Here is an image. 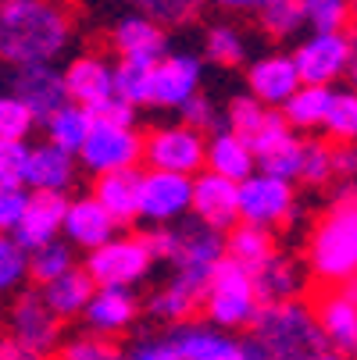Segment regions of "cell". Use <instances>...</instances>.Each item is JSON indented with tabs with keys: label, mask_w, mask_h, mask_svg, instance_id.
I'll return each instance as SVG.
<instances>
[{
	"label": "cell",
	"mask_w": 357,
	"mask_h": 360,
	"mask_svg": "<svg viewBox=\"0 0 357 360\" xmlns=\"http://www.w3.org/2000/svg\"><path fill=\"white\" fill-rule=\"evenodd\" d=\"M72 39V18L58 0H4L0 4V58L11 68L54 65Z\"/></svg>",
	"instance_id": "cell-1"
},
{
	"label": "cell",
	"mask_w": 357,
	"mask_h": 360,
	"mask_svg": "<svg viewBox=\"0 0 357 360\" xmlns=\"http://www.w3.org/2000/svg\"><path fill=\"white\" fill-rule=\"evenodd\" d=\"M308 268L322 282L357 278V182H336L332 207L308 239Z\"/></svg>",
	"instance_id": "cell-2"
},
{
	"label": "cell",
	"mask_w": 357,
	"mask_h": 360,
	"mask_svg": "<svg viewBox=\"0 0 357 360\" xmlns=\"http://www.w3.org/2000/svg\"><path fill=\"white\" fill-rule=\"evenodd\" d=\"M250 335L268 349L272 360H318L322 353H329V339L322 332L318 311H311L300 300L261 307Z\"/></svg>",
	"instance_id": "cell-3"
},
{
	"label": "cell",
	"mask_w": 357,
	"mask_h": 360,
	"mask_svg": "<svg viewBox=\"0 0 357 360\" xmlns=\"http://www.w3.org/2000/svg\"><path fill=\"white\" fill-rule=\"evenodd\" d=\"M261 296H258V285H253V275L239 264H232L229 257L215 268L211 275V285H208V300H203V314L208 321L222 332H232V328H253L261 314Z\"/></svg>",
	"instance_id": "cell-4"
},
{
	"label": "cell",
	"mask_w": 357,
	"mask_h": 360,
	"mask_svg": "<svg viewBox=\"0 0 357 360\" xmlns=\"http://www.w3.org/2000/svg\"><path fill=\"white\" fill-rule=\"evenodd\" d=\"M8 339L32 356H50L61 349V318L50 311L39 289H22L8 311Z\"/></svg>",
	"instance_id": "cell-5"
},
{
	"label": "cell",
	"mask_w": 357,
	"mask_h": 360,
	"mask_svg": "<svg viewBox=\"0 0 357 360\" xmlns=\"http://www.w3.org/2000/svg\"><path fill=\"white\" fill-rule=\"evenodd\" d=\"M154 264L158 261L143 243V236H118L86 257V271L96 282V289H132L150 275Z\"/></svg>",
	"instance_id": "cell-6"
},
{
	"label": "cell",
	"mask_w": 357,
	"mask_h": 360,
	"mask_svg": "<svg viewBox=\"0 0 357 360\" xmlns=\"http://www.w3.org/2000/svg\"><path fill=\"white\" fill-rule=\"evenodd\" d=\"M143 161L150 165V172H168V175L196 179L200 168L208 165V139H203V132H196L189 125L154 129L146 136Z\"/></svg>",
	"instance_id": "cell-7"
},
{
	"label": "cell",
	"mask_w": 357,
	"mask_h": 360,
	"mask_svg": "<svg viewBox=\"0 0 357 360\" xmlns=\"http://www.w3.org/2000/svg\"><path fill=\"white\" fill-rule=\"evenodd\" d=\"M143 150H146V139L136 129L96 122L79 153V161L86 172L104 179V175H118V172H136V165L143 161Z\"/></svg>",
	"instance_id": "cell-8"
},
{
	"label": "cell",
	"mask_w": 357,
	"mask_h": 360,
	"mask_svg": "<svg viewBox=\"0 0 357 360\" xmlns=\"http://www.w3.org/2000/svg\"><path fill=\"white\" fill-rule=\"evenodd\" d=\"M357 43L346 32H311L296 50L293 61L303 86H332L343 72L353 68Z\"/></svg>",
	"instance_id": "cell-9"
},
{
	"label": "cell",
	"mask_w": 357,
	"mask_h": 360,
	"mask_svg": "<svg viewBox=\"0 0 357 360\" xmlns=\"http://www.w3.org/2000/svg\"><path fill=\"white\" fill-rule=\"evenodd\" d=\"M293 218H296L293 182L258 172L239 186V221L272 229V225H286Z\"/></svg>",
	"instance_id": "cell-10"
},
{
	"label": "cell",
	"mask_w": 357,
	"mask_h": 360,
	"mask_svg": "<svg viewBox=\"0 0 357 360\" xmlns=\"http://www.w3.org/2000/svg\"><path fill=\"white\" fill-rule=\"evenodd\" d=\"M193 211V179L168 172H143L139 175V218L154 229L179 221Z\"/></svg>",
	"instance_id": "cell-11"
},
{
	"label": "cell",
	"mask_w": 357,
	"mask_h": 360,
	"mask_svg": "<svg viewBox=\"0 0 357 360\" xmlns=\"http://www.w3.org/2000/svg\"><path fill=\"white\" fill-rule=\"evenodd\" d=\"M8 96L22 100V104L36 115V122H46L68 104V82L65 72L54 65H36V68H11L8 75Z\"/></svg>",
	"instance_id": "cell-12"
},
{
	"label": "cell",
	"mask_w": 357,
	"mask_h": 360,
	"mask_svg": "<svg viewBox=\"0 0 357 360\" xmlns=\"http://www.w3.org/2000/svg\"><path fill=\"white\" fill-rule=\"evenodd\" d=\"M65 82H68V100L72 104H82L86 111H93V118H96L100 108H108L118 96L115 65H108V58H100V54L72 58L68 68H65Z\"/></svg>",
	"instance_id": "cell-13"
},
{
	"label": "cell",
	"mask_w": 357,
	"mask_h": 360,
	"mask_svg": "<svg viewBox=\"0 0 357 360\" xmlns=\"http://www.w3.org/2000/svg\"><path fill=\"white\" fill-rule=\"evenodd\" d=\"M193 218L218 232H232L239 225V182L200 172L193 179Z\"/></svg>",
	"instance_id": "cell-14"
},
{
	"label": "cell",
	"mask_w": 357,
	"mask_h": 360,
	"mask_svg": "<svg viewBox=\"0 0 357 360\" xmlns=\"http://www.w3.org/2000/svg\"><path fill=\"white\" fill-rule=\"evenodd\" d=\"M300 86H303V79L296 72L293 54H265V58L253 61L250 72H246V89L272 111L286 108L289 100L300 93Z\"/></svg>",
	"instance_id": "cell-15"
},
{
	"label": "cell",
	"mask_w": 357,
	"mask_h": 360,
	"mask_svg": "<svg viewBox=\"0 0 357 360\" xmlns=\"http://www.w3.org/2000/svg\"><path fill=\"white\" fill-rule=\"evenodd\" d=\"M203 65L193 54H168L161 65H154V89H150V108H175L182 111L200 93Z\"/></svg>",
	"instance_id": "cell-16"
},
{
	"label": "cell",
	"mask_w": 357,
	"mask_h": 360,
	"mask_svg": "<svg viewBox=\"0 0 357 360\" xmlns=\"http://www.w3.org/2000/svg\"><path fill=\"white\" fill-rule=\"evenodd\" d=\"M68 203L72 200H65L61 193H32L29 211H25L22 225L11 232V239L22 250H29V253H36V250L50 246V243H58V236H65Z\"/></svg>",
	"instance_id": "cell-17"
},
{
	"label": "cell",
	"mask_w": 357,
	"mask_h": 360,
	"mask_svg": "<svg viewBox=\"0 0 357 360\" xmlns=\"http://www.w3.org/2000/svg\"><path fill=\"white\" fill-rule=\"evenodd\" d=\"M115 50L122 61H139V65H161L168 58V36H165V25L146 18V15H125L115 32Z\"/></svg>",
	"instance_id": "cell-18"
},
{
	"label": "cell",
	"mask_w": 357,
	"mask_h": 360,
	"mask_svg": "<svg viewBox=\"0 0 357 360\" xmlns=\"http://www.w3.org/2000/svg\"><path fill=\"white\" fill-rule=\"evenodd\" d=\"M111 239H118V221L111 218V211H108L93 193L68 203L65 243H72V246L93 253V250H100V246H108Z\"/></svg>",
	"instance_id": "cell-19"
},
{
	"label": "cell",
	"mask_w": 357,
	"mask_h": 360,
	"mask_svg": "<svg viewBox=\"0 0 357 360\" xmlns=\"http://www.w3.org/2000/svg\"><path fill=\"white\" fill-rule=\"evenodd\" d=\"M225 261V236L203 221H182L179 225V257H175V271H193L211 278L215 268Z\"/></svg>",
	"instance_id": "cell-20"
},
{
	"label": "cell",
	"mask_w": 357,
	"mask_h": 360,
	"mask_svg": "<svg viewBox=\"0 0 357 360\" xmlns=\"http://www.w3.org/2000/svg\"><path fill=\"white\" fill-rule=\"evenodd\" d=\"M208 285L211 278L193 275V271H172V278L150 296V314L158 321H186L196 307H203L208 300Z\"/></svg>",
	"instance_id": "cell-21"
},
{
	"label": "cell",
	"mask_w": 357,
	"mask_h": 360,
	"mask_svg": "<svg viewBox=\"0 0 357 360\" xmlns=\"http://www.w3.org/2000/svg\"><path fill=\"white\" fill-rule=\"evenodd\" d=\"M172 342L182 360H246L243 339L215 328V325H179Z\"/></svg>",
	"instance_id": "cell-22"
},
{
	"label": "cell",
	"mask_w": 357,
	"mask_h": 360,
	"mask_svg": "<svg viewBox=\"0 0 357 360\" xmlns=\"http://www.w3.org/2000/svg\"><path fill=\"white\" fill-rule=\"evenodd\" d=\"M75 182V153L54 146V143H39L29 153V172H25V186L32 193H61Z\"/></svg>",
	"instance_id": "cell-23"
},
{
	"label": "cell",
	"mask_w": 357,
	"mask_h": 360,
	"mask_svg": "<svg viewBox=\"0 0 357 360\" xmlns=\"http://www.w3.org/2000/svg\"><path fill=\"white\" fill-rule=\"evenodd\" d=\"M136 314H139V303L129 289H96L82 321H86V332L115 339L118 332H125L136 321Z\"/></svg>",
	"instance_id": "cell-24"
},
{
	"label": "cell",
	"mask_w": 357,
	"mask_h": 360,
	"mask_svg": "<svg viewBox=\"0 0 357 360\" xmlns=\"http://www.w3.org/2000/svg\"><path fill=\"white\" fill-rule=\"evenodd\" d=\"M258 158L250 150V139H243L239 132L232 129H218L211 139H208V172L222 175V179H232V182H246L258 172Z\"/></svg>",
	"instance_id": "cell-25"
},
{
	"label": "cell",
	"mask_w": 357,
	"mask_h": 360,
	"mask_svg": "<svg viewBox=\"0 0 357 360\" xmlns=\"http://www.w3.org/2000/svg\"><path fill=\"white\" fill-rule=\"evenodd\" d=\"M318 321L329 339V349L357 360V307L350 300H343L339 292H329L318 303Z\"/></svg>",
	"instance_id": "cell-26"
},
{
	"label": "cell",
	"mask_w": 357,
	"mask_h": 360,
	"mask_svg": "<svg viewBox=\"0 0 357 360\" xmlns=\"http://www.w3.org/2000/svg\"><path fill=\"white\" fill-rule=\"evenodd\" d=\"M275 253H279V250H275V239H272V232L261 229V225L239 221L232 232H225V257H229L232 264L246 268L250 275L261 271Z\"/></svg>",
	"instance_id": "cell-27"
},
{
	"label": "cell",
	"mask_w": 357,
	"mask_h": 360,
	"mask_svg": "<svg viewBox=\"0 0 357 360\" xmlns=\"http://www.w3.org/2000/svg\"><path fill=\"white\" fill-rule=\"evenodd\" d=\"M253 285H258V296H261L265 307L289 303L303 285V271H300V264L293 261V257L275 253L261 271H253Z\"/></svg>",
	"instance_id": "cell-28"
},
{
	"label": "cell",
	"mask_w": 357,
	"mask_h": 360,
	"mask_svg": "<svg viewBox=\"0 0 357 360\" xmlns=\"http://www.w3.org/2000/svg\"><path fill=\"white\" fill-rule=\"evenodd\" d=\"M39 292H43V300L50 303V311L65 321V318L86 314V307H89V300H93V292H96V282L89 278L86 268H75V271H68L65 278L43 285Z\"/></svg>",
	"instance_id": "cell-29"
},
{
	"label": "cell",
	"mask_w": 357,
	"mask_h": 360,
	"mask_svg": "<svg viewBox=\"0 0 357 360\" xmlns=\"http://www.w3.org/2000/svg\"><path fill=\"white\" fill-rule=\"evenodd\" d=\"M93 196L111 211V218L118 225H129L139 218V175L136 172H118V175L96 179Z\"/></svg>",
	"instance_id": "cell-30"
},
{
	"label": "cell",
	"mask_w": 357,
	"mask_h": 360,
	"mask_svg": "<svg viewBox=\"0 0 357 360\" xmlns=\"http://www.w3.org/2000/svg\"><path fill=\"white\" fill-rule=\"evenodd\" d=\"M93 125H96L93 111H86L82 104H72V100H68L58 115H50V118L43 122L46 143H54V146H61V150H68V153H82V146H86Z\"/></svg>",
	"instance_id": "cell-31"
},
{
	"label": "cell",
	"mask_w": 357,
	"mask_h": 360,
	"mask_svg": "<svg viewBox=\"0 0 357 360\" xmlns=\"http://www.w3.org/2000/svg\"><path fill=\"white\" fill-rule=\"evenodd\" d=\"M332 100H336L332 86H300V93L282 108V115L293 129H325Z\"/></svg>",
	"instance_id": "cell-32"
},
{
	"label": "cell",
	"mask_w": 357,
	"mask_h": 360,
	"mask_svg": "<svg viewBox=\"0 0 357 360\" xmlns=\"http://www.w3.org/2000/svg\"><path fill=\"white\" fill-rule=\"evenodd\" d=\"M203 58H208L211 65H222V68H236L243 65L246 58V39L236 25L229 22H218L211 25L208 32H203Z\"/></svg>",
	"instance_id": "cell-33"
},
{
	"label": "cell",
	"mask_w": 357,
	"mask_h": 360,
	"mask_svg": "<svg viewBox=\"0 0 357 360\" xmlns=\"http://www.w3.org/2000/svg\"><path fill=\"white\" fill-rule=\"evenodd\" d=\"M54 360H129V353L111 339V335H96V332H75L61 342Z\"/></svg>",
	"instance_id": "cell-34"
},
{
	"label": "cell",
	"mask_w": 357,
	"mask_h": 360,
	"mask_svg": "<svg viewBox=\"0 0 357 360\" xmlns=\"http://www.w3.org/2000/svg\"><path fill=\"white\" fill-rule=\"evenodd\" d=\"M115 89L125 104L143 108L150 104V89H154V65H139V61H118L115 65Z\"/></svg>",
	"instance_id": "cell-35"
},
{
	"label": "cell",
	"mask_w": 357,
	"mask_h": 360,
	"mask_svg": "<svg viewBox=\"0 0 357 360\" xmlns=\"http://www.w3.org/2000/svg\"><path fill=\"white\" fill-rule=\"evenodd\" d=\"M68 271H75V253H72V243H50V246H43V250H36L32 253V278H36V285L43 289V285H50V282H58V278H65Z\"/></svg>",
	"instance_id": "cell-36"
},
{
	"label": "cell",
	"mask_w": 357,
	"mask_h": 360,
	"mask_svg": "<svg viewBox=\"0 0 357 360\" xmlns=\"http://www.w3.org/2000/svg\"><path fill=\"white\" fill-rule=\"evenodd\" d=\"M272 115V108H265L253 93H236L229 100V108H225V129L239 132L243 139H250L253 132H258L265 125V118Z\"/></svg>",
	"instance_id": "cell-37"
},
{
	"label": "cell",
	"mask_w": 357,
	"mask_h": 360,
	"mask_svg": "<svg viewBox=\"0 0 357 360\" xmlns=\"http://www.w3.org/2000/svg\"><path fill=\"white\" fill-rule=\"evenodd\" d=\"M296 139V129L286 122V115L282 111H272L268 118H265V125L250 136V150H253V158H258V165L261 161H268L272 153H279L286 143H293Z\"/></svg>",
	"instance_id": "cell-38"
},
{
	"label": "cell",
	"mask_w": 357,
	"mask_h": 360,
	"mask_svg": "<svg viewBox=\"0 0 357 360\" xmlns=\"http://www.w3.org/2000/svg\"><path fill=\"white\" fill-rule=\"evenodd\" d=\"M300 4L311 32H343L346 22H353L350 0H300Z\"/></svg>",
	"instance_id": "cell-39"
},
{
	"label": "cell",
	"mask_w": 357,
	"mask_h": 360,
	"mask_svg": "<svg viewBox=\"0 0 357 360\" xmlns=\"http://www.w3.org/2000/svg\"><path fill=\"white\" fill-rule=\"evenodd\" d=\"M122 4L136 8V15H146L161 25H186L200 11V0H122Z\"/></svg>",
	"instance_id": "cell-40"
},
{
	"label": "cell",
	"mask_w": 357,
	"mask_h": 360,
	"mask_svg": "<svg viewBox=\"0 0 357 360\" xmlns=\"http://www.w3.org/2000/svg\"><path fill=\"white\" fill-rule=\"evenodd\" d=\"M29 271H32V253L22 250L11 236H4V239H0V285L11 292L25 278H32Z\"/></svg>",
	"instance_id": "cell-41"
},
{
	"label": "cell",
	"mask_w": 357,
	"mask_h": 360,
	"mask_svg": "<svg viewBox=\"0 0 357 360\" xmlns=\"http://www.w3.org/2000/svg\"><path fill=\"white\" fill-rule=\"evenodd\" d=\"M325 132H329L336 143H357V89H350V93H339V89H336V100H332Z\"/></svg>",
	"instance_id": "cell-42"
},
{
	"label": "cell",
	"mask_w": 357,
	"mask_h": 360,
	"mask_svg": "<svg viewBox=\"0 0 357 360\" xmlns=\"http://www.w3.org/2000/svg\"><path fill=\"white\" fill-rule=\"evenodd\" d=\"M261 29L268 36H293L300 25H308V18H303V4L300 0H275V4H268L261 15Z\"/></svg>",
	"instance_id": "cell-43"
},
{
	"label": "cell",
	"mask_w": 357,
	"mask_h": 360,
	"mask_svg": "<svg viewBox=\"0 0 357 360\" xmlns=\"http://www.w3.org/2000/svg\"><path fill=\"white\" fill-rule=\"evenodd\" d=\"M36 125V115L15 96L0 100V143H25Z\"/></svg>",
	"instance_id": "cell-44"
},
{
	"label": "cell",
	"mask_w": 357,
	"mask_h": 360,
	"mask_svg": "<svg viewBox=\"0 0 357 360\" xmlns=\"http://www.w3.org/2000/svg\"><path fill=\"white\" fill-rule=\"evenodd\" d=\"M29 153H32L29 143H0V193L25 189Z\"/></svg>",
	"instance_id": "cell-45"
},
{
	"label": "cell",
	"mask_w": 357,
	"mask_h": 360,
	"mask_svg": "<svg viewBox=\"0 0 357 360\" xmlns=\"http://www.w3.org/2000/svg\"><path fill=\"white\" fill-rule=\"evenodd\" d=\"M300 179L311 186H325L336 179L332 172V146L322 139H303V161H300Z\"/></svg>",
	"instance_id": "cell-46"
},
{
	"label": "cell",
	"mask_w": 357,
	"mask_h": 360,
	"mask_svg": "<svg viewBox=\"0 0 357 360\" xmlns=\"http://www.w3.org/2000/svg\"><path fill=\"white\" fill-rule=\"evenodd\" d=\"M29 200H32V193H25V189L0 193V229H4L8 236L22 225V218H25V211H29Z\"/></svg>",
	"instance_id": "cell-47"
},
{
	"label": "cell",
	"mask_w": 357,
	"mask_h": 360,
	"mask_svg": "<svg viewBox=\"0 0 357 360\" xmlns=\"http://www.w3.org/2000/svg\"><path fill=\"white\" fill-rule=\"evenodd\" d=\"M179 115H182V125H189V129H196V132H203V129H215V132H218V108H215L203 93H196Z\"/></svg>",
	"instance_id": "cell-48"
},
{
	"label": "cell",
	"mask_w": 357,
	"mask_h": 360,
	"mask_svg": "<svg viewBox=\"0 0 357 360\" xmlns=\"http://www.w3.org/2000/svg\"><path fill=\"white\" fill-rule=\"evenodd\" d=\"M143 243L150 246V253H154V261H168L175 264L179 257V225H161V229H150L143 236Z\"/></svg>",
	"instance_id": "cell-49"
},
{
	"label": "cell",
	"mask_w": 357,
	"mask_h": 360,
	"mask_svg": "<svg viewBox=\"0 0 357 360\" xmlns=\"http://www.w3.org/2000/svg\"><path fill=\"white\" fill-rule=\"evenodd\" d=\"M129 360H182L172 339H146L139 346H132Z\"/></svg>",
	"instance_id": "cell-50"
},
{
	"label": "cell",
	"mask_w": 357,
	"mask_h": 360,
	"mask_svg": "<svg viewBox=\"0 0 357 360\" xmlns=\"http://www.w3.org/2000/svg\"><path fill=\"white\" fill-rule=\"evenodd\" d=\"M332 172H336V182L357 179V143H339L332 150Z\"/></svg>",
	"instance_id": "cell-51"
},
{
	"label": "cell",
	"mask_w": 357,
	"mask_h": 360,
	"mask_svg": "<svg viewBox=\"0 0 357 360\" xmlns=\"http://www.w3.org/2000/svg\"><path fill=\"white\" fill-rule=\"evenodd\" d=\"M96 122H111V125H125V129H136V108L125 104L122 96H115L108 108L96 111Z\"/></svg>",
	"instance_id": "cell-52"
},
{
	"label": "cell",
	"mask_w": 357,
	"mask_h": 360,
	"mask_svg": "<svg viewBox=\"0 0 357 360\" xmlns=\"http://www.w3.org/2000/svg\"><path fill=\"white\" fill-rule=\"evenodd\" d=\"M0 360H46V356H32V353H22L11 339H4V346H0Z\"/></svg>",
	"instance_id": "cell-53"
},
{
	"label": "cell",
	"mask_w": 357,
	"mask_h": 360,
	"mask_svg": "<svg viewBox=\"0 0 357 360\" xmlns=\"http://www.w3.org/2000/svg\"><path fill=\"white\" fill-rule=\"evenodd\" d=\"M243 346H246V360H272V356H268V349H265L258 339H253V335H246V339H243Z\"/></svg>",
	"instance_id": "cell-54"
},
{
	"label": "cell",
	"mask_w": 357,
	"mask_h": 360,
	"mask_svg": "<svg viewBox=\"0 0 357 360\" xmlns=\"http://www.w3.org/2000/svg\"><path fill=\"white\" fill-rule=\"evenodd\" d=\"M336 292H339L343 300H350V303L357 307V278H350V282H343V285H336Z\"/></svg>",
	"instance_id": "cell-55"
},
{
	"label": "cell",
	"mask_w": 357,
	"mask_h": 360,
	"mask_svg": "<svg viewBox=\"0 0 357 360\" xmlns=\"http://www.w3.org/2000/svg\"><path fill=\"white\" fill-rule=\"evenodd\" d=\"M318 360H350V356H343V353H336V349H329V353H322Z\"/></svg>",
	"instance_id": "cell-56"
},
{
	"label": "cell",
	"mask_w": 357,
	"mask_h": 360,
	"mask_svg": "<svg viewBox=\"0 0 357 360\" xmlns=\"http://www.w3.org/2000/svg\"><path fill=\"white\" fill-rule=\"evenodd\" d=\"M218 8H229V11H236V0H215Z\"/></svg>",
	"instance_id": "cell-57"
},
{
	"label": "cell",
	"mask_w": 357,
	"mask_h": 360,
	"mask_svg": "<svg viewBox=\"0 0 357 360\" xmlns=\"http://www.w3.org/2000/svg\"><path fill=\"white\" fill-rule=\"evenodd\" d=\"M350 79H353V89H357V54H353V68H350Z\"/></svg>",
	"instance_id": "cell-58"
},
{
	"label": "cell",
	"mask_w": 357,
	"mask_h": 360,
	"mask_svg": "<svg viewBox=\"0 0 357 360\" xmlns=\"http://www.w3.org/2000/svg\"><path fill=\"white\" fill-rule=\"evenodd\" d=\"M350 15H353V22H357V0H350Z\"/></svg>",
	"instance_id": "cell-59"
}]
</instances>
